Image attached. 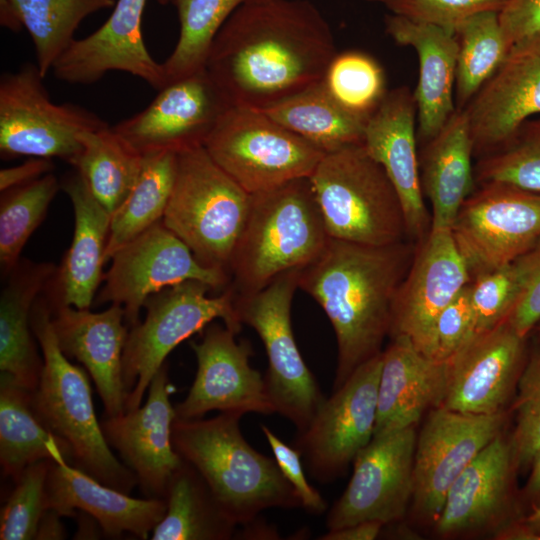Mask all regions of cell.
Listing matches in <instances>:
<instances>
[{
    "label": "cell",
    "instance_id": "obj_1",
    "mask_svg": "<svg viewBox=\"0 0 540 540\" xmlns=\"http://www.w3.org/2000/svg\"><path fill=\"white\" fill-rule=\"evenodd\" d=\"M337 54L308 0H246L221 27L205 68L232 106L265 109L319 81Z\"/></svg>",
    "mask_w": 540,
    "mask_h": 540
},
{
    "label": "cell",
    "instance_id": "obj_2",
    "mask_svg": "<svg viewBox=\"0 0 540 540\" xmlns=\"http://www.w3.org/2000/svg\"><path fill=\"white\" fill-rule=\"evenodd\" d=\"M415 249L410 240L375 246L329 238L321 255L299 270L298 288L322 307L336 335L333 390L382 352L393 302Z\"/></svg>",
    "mask_w": 540,
    "mask_h": 540
},
{
    "label": "cell",
    "instance_id": "obj_3",
    "mask_svg": "<svg viewBox=\"0 0 540 540\" xmlns=\"http://www.w3.org/2000/svg\"><path fill=\"white\" fill-rule=\"evenodd\" d=\"M235 412L213 418L178 419L172 444L204 478L214 497L237 524L256 519L268 508L301 506L275 459L256 451L243 437Z\"/></svg>",
    "mask_w": 540,
    "mask_h": 540
},
{
    "label": "cell",
    "instance_id": "obj_4",
    "mask_svg": "<svg viewBox=\"0 0 540 540\" xmlns=\"http://www.w3.org/2000/svg\"><path fill=\"white\" fill-rule=\"evenodd\" d=\"M31 326L43 357L39 384L31 391L36 415L67 446L71 465L129 494L138 484L137 477L112 453L95 414L87 373L60 349L43 294L32 307Z\"/></svg>",
    "mask_w": 540,
    "mask_h": 540
},
{
    "label": "cell",
    "instance_id": "obj_5",
    "mask_svg": "<svg viewBox=\"0 0 540 540\" xmlns=\"http://www.w3.org/2000/svg\"><path fill=\"white\" fill-rule=\"evenodd\" d=\"M250 195L229 269L235 295L259 291L280 274L309 265L330 238L309 177Z\"/></svg>",
    "mask_w": 540,
    "mask_h": 540
},
{
    "label": "cell",
    "instance_id": "obj_6",
    "mask_svg": "<svg viewBox=\"0 0 540 540\" xmlns=\"http://www.w3.org/2000/svg\"><path fill=\"white\" fill-rule=\"evenodd\" d=\"M309 179L330 238L375 246L408 240L400 198L363 143L326 153Z\"/></svg>",
    "mask_w": 540,
    "mask_h": 540
},
{
    "label": "cell",
    "instance_id": "obj_7",
    "mask_svg": "<svg viewBox=\"0 0 540 540\" xmlns=\"http://www.w3.org/2000/svg\"><path fill=\"white\" fill-rule=\"evenodd\" d=\"M250 200L251 195L198 146L178 153L175 183L162 222L200 264L230 276Z\"/></svg>",
    "mask_w": 540,
    "mask_h": 540
},
{
    "label": "cell",
    "instance_id": "obj_8",
    "mask_svg": "<svg viewBox=\"0 0 540 540\" xmlns=\"http://www.w3.org/2000/svg\"><path fill=\"white\" fill-rule=\"evenodd\" d=\"M210 290L213 288L204 282L187 280L146 300L145 318L130 328L123 350L125 412L140 407L152 378L181 342L217 318L235 334L241 331L233 288L228 285L222 294L213 297L207 296Z\"/></svg>",
    "mask_w": 540,
    "mask_h": 540
},
{
    "label": "cell",
    "instance_id": "obj_9",
    "mask_svg": "<svg viewBox=\"0 0 540 540\" xmlns=\"http://www.w3.org/2000/svg\"><path fill=\"white\" fill-rule=\"evenodd\" d=\"M203 147L249 194L310 177L325 153L259 109L231 106Z\"/></svg>",
    "mask_w": 540,
    "mask_h": 540
},
{
    "label": "cell",
    "instance_id": "obj_10",
    "mask_svg": "<svg viewBox=\"0 0 540 540\" xmlns=\"http://www.w3.org/2000/svg\"><path fill=\"white\" fill-rule=\"evenodd\" d=\"M299 270L280 274L254 293L235 295L239 320L256 331L265 347L264 380L275 411L291 421L297 433L308 427L326 399L293 334L291 306Z\"/></svg>",
    "mask_w": 540,
    "mask_h": 540
},
{
    "label": "cell",
    "instance_id": "obj_11",
    "mask_svg": "<svg viewBox=\"0 0 540 540\" xmlns=\"http://www.w3.org/2000/svg\"><path fill=\"white\" fill-rule=\"evenodd\" d=\"M38 67L26 64L0 79V155L2 159L60 158L70 163L81 150L80 134L109 125L72 103L56 104Z\"/></svg>",
    "mask_w": 540,
    "mask_h": 540
},
{
    "label": "cell",
    "instance_id": "obj_12",
    "mask_svg": "<svg viewBox=\"0 0 540 540\" xmlns=\"http://www.w3.org/2000/svg\"><path fill=\"white\" fill-rule=\"evenodd\" d=\"M451 233L471 281L509 265L540 239V193L481 183L463 202Z\"/></svg>",
    "mask_w": 540,
    "mask_h": 540
},
{
    "label": "cell",
    "instance_id": "obj_13",
    "mask_svg": "<svg viewBox=\"0 0 540 540\" xmlns=\"http://www.w3.org/2000/svg\"><path fill=\"white\" fill-rule=\"evenodd\" d=\"M109 261L96 302L120 305L130 328L139 322L146 300L167 287L198 280L218 290L231 281L227 273L200 264L162 221L119 248Z\"/></svg>",
    "mask_w": 540,
    "mask_h": 540
},
{
    "label": "cell",
    "instance_id": "obj_14",
    "mask_svg": "<svg viewBox=\"0 0 540 540\" xmlns=\"http://www.w3.org/2000/svg\"><path fill=\"white\" fill-rule=\"evenodd\" d=\"M382 352L358 366L297 433L295 448L311 476L328 483L345 474L373 438Z\"/></svg>",
    "mask_w": 540,
    "mask_h": 540
},
{
    "label": "cell",
    "instance_id": "obj_15",
    "mask_svg": "<svg viewBox=\"0 0 540 540\" xmlns=\"http://www.w3.org/2000/svg\"><path fill=\"white\" fill-rule=\"evenodd\" d=\"M415 426L375 435L353 460L350 481L326 517L328 530L400 521L413 496Z\"/></svg>",
    "mask_w": 540,
    "mask_h": 540
},
{
    "label": "cell",
    "instance_id": "obj_16",
    "mask_svg": "<svg viewBox=\"0 0 540 540\" xmlns=\"http://www.w3.org/2000/svg\"><path fill=\"white\" fill-rule=\"evenodd\" d=\"M505 419V411L476 415L433 408L414 455L412 509L419 518L435 524L451 484L502 433Z\"/></svg>",
    "mask_w": 540,
    "mask_h": 540
},
{
    "label": "cell",
    "instance_id": "obj_17",
    "mask_svg": "<svg viewBox=\"0 0 540 540\" xmlns=\"http://www.w3.org/2000/svg\"><path fill=\"white\" fill-rule=\"evenodd\" d=\"M158 91L145 109L112 126L142 155L203 146L232 106L206 68Z\"/></svg>",
    "mask_w": 540,
    "mask_h": 540
},
{
    "label": "cell",
    "instance_id": "obj_18",
    "mask_svg": "<svg viewBox=\"0 0 540 540\" xmlns=\"http://www.w3.org/2000/svg\"><path fill=\"white\" fill-rule=\"evenodd\" d=\"M527 337L505 320L475 333L444 363V390L437 407L466 414L504 411L527 361Z\"/></svg>",
    "mask_w": 540,
    "mask_h": 540
},
{
    "label": "cell",
    "instance_id": "obj_19",
    "mask_svg": "<svg viewBox=\"0 0 540 540\" xmlns=\"http://www.w3.org/2000/svg\"><path fill=\"white\" fill-rule=\"evenodd\" d=\"M225 325L209 324L191 344L197 371L186 398L174 406L178 419L202 418L210 411L276 413L264 377L249 364L252 349L237 342Z\"/></svg>",
    "mask_w": 540,
    "mask_h": 540
},
{
    "label": "cell",
    "instance_id": "obj_20",
    "mask_svg": "<svg viewBox=\"0 0 540 540\" xmlns=\"http://www.w3.org/2000/svg\"><path fill=\"white\" fill-rule=\"evenodd\" d=\"M470 282L451 230H430L416 243L412 263L396 293L389 335H406L430 359L438 316Z\"/></svg>",
    "mask_w": 540,
    "mask_h": 540
},
{
    "label": "cell",
    "instance_id": "obj_21",
    "mask_svg": "<svg viewBox=\"0 0 540 540\" xmlns=\"http://www.w3.org/2000/svg\"><path fill=\"white\" fill-rule=\"evenodd\" d=\"M463 109L479 158L500 148L524 122L540 115V34L515 42Z\"/></svg>",
    "mask_w": 540,
    "mask_h": 540
},
{
    "label": "cell",
    "instance_id": "obj_22",
    "mask_svg": "<svg viewBox=\"0 0 540 540\" xmlns=\"http://www.w3.org/2000/svg\"><path fill=\"white\" fill-rule=\"evenodd\" d=\"M148 389L143 406L120 416L104 417L100 424L107 443L136 475L144 496L165 499L169 481L183 463L172 444L176 415L169 399L173 387L166 363Z\"/></svg>",
    "mask_w": 540,
    "mask_h": 540
},
{
    "label": "cell",
    "instance_id": "obj_23",
    "mask_svg": "<svg viewBox=\"0 0 540 540\" xmlns=\"http://www.w3.org/2000/svg\"><path fill=\"white\" fill-rule=\"evenodd\" d=\"M147 0H116L108 19L93 33L75 39L59 57L54 76L70 84L88 85L106 73L122 71L159 90L165 84L162 63L149 53L142 33Z\"/></svg>",
    "mask_w": 540,
    "mask_h": 540
},
{
    "label": "cell",
    "instance_id": "obj_24",
    "mask_svg": "<svg viewBox=\"0 0 540 540\" xmlns=\"http://www.w3.org/2000/svg\"><path fill=\"white\" fill-rule=\"evenodd\" d=\"M416 116L414 94L409 87L388 91L365 124L363 146L383 167L400 198L408 240L419 243L430 232L431 215L421 185Z\"/></svg>",
    "mask_w": 540,
    "mask_h": 540
},
{
    "label": "cell",
    "instance_id": "obj_25",
    "mask_svg": "<svg viewBox=\"0 0 540 540\" xmlns=\"http://www.w3.org/2000/svg\"><path fill=\"white\" fill-rule=\"evenodd\" d=\"M51 309L58 345L78 360L92 377L105 408V417L125 413L126 390L122 356L128 336L125 313L117 304L102 312L61 305Z\"/></svg>",
    "mask_w": 540,
    "mask_h": 540
},
{
    "label": "cell",
    "instance_id": "obj_26",
    "mask_svg": "<svg viewBox=\"0 0 540 540\" xmlns=\"http://www.w3.org/2000/svg\"><path fill=\"white\" fill-rule=\"evenodd\" d=\"M74 211L71 245L43 291L50 308L89 309L103 281L111 213L76 171L62 185Z\"/></svg>",
    "mask_w": 540,
    "mask_h": 540
},
{
    "label": "cell",
    "instance_id": "obj_27",
    "mask_svg": "<svg viewBox=\"0 0 540 540\" xmlns=\"http://www.w3.org/2000/svg\"><path fill=\"white\" fill-rule=\"evenodd\" d=\"M47 508L61 516L74 517L84 511L100 524L105 536L118 538L129 533L147 539L163 519V498H134L107 486L67 461H52L46 480Z\"/></svg>",
    "mask_w": 540,
    "mask_h": 540
},
{
    "label": "cell",
    "instance_id": "obj_28",
    "mask_svg": "<svg viewBox=\"0 0 540 540\" xmlns=\"http://www.w3.org/2000/svg\"><path fill=\"white\" fill-rule=\"evenodd\" d=\"M514 472L510 442L501 433L451 484L435 522L437 534L451 536L504 524Z\"/></svg>",
    "mask_w": 540,
    "mask_h": 540
},
{
    "label": "cell",
    "instance_id": "obj_29",
    "mask_svg": "<svg viewBox=\"0 0 540 540\" xmlns=\"http://www.w3.org/2000/svg\"><path fill=\"white\" fill-rule=\"evenodd\" d=\"M388 35L418 56L419 78L414 94L418 135L424 142L435 136L453 112L458 41L454 32L418 23L399 15L385 18Z\"/></svg>",
    "mask_w": 540,
    "mask_h": 540
},
{
    "label": "cell",
    "instance_id": "obj_30",
    "mask_svg": "<svg viewBox=\"0 0 540 540\" xmlns=\"http://www.w3.org/2000/svg\"><path fill=\"white\" fill-rule=\"evenodd\" d=\"M392 338L382 351L374 436L416 426L444 390V363L424 356L406 335Z\"/></svg>",
    "mask_w": 540,
    "mask_h": 540
},
{
    "label": "cell",
    "instance_id": "obj_31",
    "mask_svg": "<svg viewBox=\"0 0 540 540\" xmlns=\"http://www.w3.org/2000/svg\"><path fill=\"white\" fill-rule=\"evenodd\" d=\"M57 266L21 259L5 279L0 296V370L33 391L43 370L31 326V311Z\"/></svg>",
    "mask_w": 540,
    "mask_h": 540
},
{
    "label": "cell",
    "instance_id": "obj_32",
    "mask_svg": "<svg viewBox=\"0 0 540 540\" xmlns=\"http://www.w3.org/2000/svg\"><path fill=\"white\" fill-rule=\"evenodd\" d=\"M473 141L467 115L456 108L419 155L423 193L432 206L431 229H448L465 199L473 192Z\"/></svg>",
    "mask_w": 540,
    "mask_h": 540
},
{
    "label": "cell",
    "instance_id": "obj_33",
    "mask_svg": "<svg viewBox=\"0 0 540 540\" xmlns=\"http://www.w3.org/2000/svg\"><path fill=\"white\" fill-rule=\"evenodd\" d=\"M41 460L67 461V446L36 415L31 391L4 372L0 377V462L13 482L31 464Z\"/></svg>",
    "mask_w": 540,
    "mask_h": 540
},
{
    "label": "cell",
    "instance_id": "obj_34",
    "mask_svg": "<svg viewBox=\"0 0 540 540\" xmlns=\"http://www.w3.org/2000/svg\"><path fill=\"white\" fill-rule=\"evenodd\" d=\"M167 510L153 540H229L237 524L220 506L201 474L183 460L169 481Z\"/></svg>",
    "mask_w": 540,
    "mask_h": 540
},
{
    "label": "cell",
    "instance_id": "obj_35",
    "mask_svg": "<svg viewBox=\"0 0 540 540\" xmlns=\"http://www.w3.org/2000/svg\"><path fill=\"white\" fill-rule=\"evenodd\" d=\"M261 111L325 154L363 143L366 122L342 108L322 80Z\"/></svg>",
    "mask_w": 540,
    "mask_h": 540
},
{
    "label": "cell",
    "instance_id": "obj_36",
    "mask_svg": "<svg viewBox=\"0 0 540 540\" xmlns=\"http://www.w3.org/2000/svg\"><path fill=\"white\" fill-rule=\"evenodd\" d=\"M79 138L81 150L69 164L112 215L136 183L144 156L110 125L82 132Z\"/></svg>",
    "mask_w": 540,
    "mask_h": 540
},
{
    "label": "cell",
    "instance_id": "obj_37",
    "mask_svg": "<svg viewBox=\"0 0 540 540\" xmlns=\"http://www.w3.org/2000/svg\"><path fill=\"white\" fill-rule=\"evenodd\" d=\"M140 174L129 195L112 214L105 263L122 246L162 221L177 171L178 153L143 155Z\"/></svg>",
    "mask_w": 540,
    "mask_h": 540
},
{
    "label": "cell",
    "instance_id": "obj_38",
    "mask_svg": "<svg viewBox=\"0 0 540 540\" xmlns=\"http://www.w3.org/2000/svg\"><path fill=\"white\" fill-rule=\"evenodd\" d=\"M8 1L32 38L36 66L44 78L75 40L80 23L87 16L115 4V0Z\"/></svg>",
    "mask_w": 540,
    "mask_h": 540
},
{
    "label": "cell",
    "instance_id": "obj_39",
    "mask_svg": "<svg viewBox=\"0 0 540 540\" xmlns=\"http://www.w3.org/2000/svg\"><path fill=\"white\" fill-rule=\"evenodd\" d=\"M245 1L170 0L176 7L180 27L176 45L162 63L166 84L205 68L215 36Z\"/></svg>",
    "mask_w": 540,
    "mask_h": 540
},
{
    "label": "cell",
    "instance_id": "obj_40",
    "mask_svg": "<svg viewBox=\"0 0 540 540\" xmlns=\"http://www.w3.org/2000/svg\"><path fill=\"white\" fill-rule=\"evenodd\" d=\"M455 35V103L456 108H463L500 66L511 46L501 29L498 11L471 16L458 26Z\"/></svg>",
    "mask_w": 540,
    "mask_h": 540
},
{
    "label": "cell",
    "instance_id": "obj_41",
    "mask_svg": "<svg viewBox=\"0 0 540 540\" xmlns=\"http://www.w3.org/2000/svg\"><path fill=\"white\" fill-rule=\"evenodd\" d=\"M60 188L57 177L48 173L29 183L1 192L0 269L6 279L21 260V252L46 216Z\"/></svg>",
    "mask_w": 540,
    "mask_h": 540
},
{
    "label": "cell",
    "instance_id": "obj_42",
    "mask_svg": "<svg viewBox=\"0 0 540 540\" xmlns=\"http://www.w3.org/2000/svg\"><path fill=\"white\" fill-rule=\"evenodd\" d=\"M322 81L342 108L365 122L388 93L382 66L371 55L358 50L337 52Z\"/></svg>",
    "mask_w": 540,
    "mask_h": 540
},
{
    "label": "cell",
    "instance_id": "obj_43",
    "mask_svg": "<svg viewBox=\"0 0 540 540\" xmlns=\"http://www.w3.org/2000/svg\"><path fill=\"white\" fill-rule=\"evenodd\" d=\"M475 181L505 182L540 193V117L524 122L497 150L480 157Z\"/></svg>",
    "mask_w": 540,
    "mask_h": 540
},
{
    "label": "cell",
    "instance_id": "obj_44",
    "mask_svg": "<svg viewBox=\"0 0 540 540\" xmlns=\"http://www.w3.org/2000/svg\"><path fill=\"white\" fill-rule=\"evenodd\" d=\"M52 461L29 465L14 481V489L1 510V540L35 539L39 521L48 509L46 480Z\"/></svg>",
    "mask_w": 540,
    "mask_h": 540
},
{
    "label": "cell",
    "instance_id": "obj_45",
    "mask_svg": "<svg viewBox=\"0 0 540 540\" xmlns=\"http://www.w3.org/2000/svg\"><path fill=\"white\" fill-rule=\"evenodd\" d=\"M513 405L515 427L509 439L517 471L526 470L540 448V347L527 358Z\"/></svg>",
    "mask_w": 540,
    "mask_h": 540
},
{
    "label": "cell",
    "instance_id": "obj_46",
    "mask_svg": "<svg viewBox=\"0 0 540 540\" xmlns=\"http://www.w3.org/2000/svg\"><path fill=\"white\" fill-rule=\"evenodd\" d=\"M521 291L513 264L478 275L470 282L475 333L495 328L507 319Z\"/></svg>",
    "mask_w": 540,
    "mask_h": 540
},
{
    "label": "cell",
    "instance_id": "obj_47",
    "mask_svg": "<svg viewBox=\"0 0 540 540\" xmlns=\"http://www.w3.org/2000/svg\"><path fill=\"white\" fill-rule=\"evenodd\" d=\"M507 0H387L392 14L454 32L471 16L500 11Z\"/></svg>",
    "mask_w": 540,
    "mask_h": 540
},
{
    "label": "cell",
    "instance_id": "obj_48",
    "mask_svg": "<svg viewBox=\"0 0 540 540\" xmlns=\"http://www.w3.org/2000/svg\"><path fill=\"white\" fill-rule=\"evenodd\" d=\"M475 334V316L470 297V283L438 316L432 339L430 359L443 362Z\"/></svg>",
    "mask_w": 540,
    "mask_h": 540
},
{
    "label": "cell",
    "instance_id": "obj_49",
    "mask_svg": "<svg viewBox=\"0 0 540 540\" xmlns=\"http://www.w3.org/2000/svg\"><path fill=\"white\" fill-rule=\"evenodd\" d=\"M521 286L506 321L522 337H528L540 320V239L512 262Z\"/></svg>",
    "mask_w": 540,
    "mask_h": 540
},
{
    "label": "cell",
    "instance_id": "obj_50",
    "mask_svg": "<svg viewBox=\"0 0 540 540\" xmlns=\"http://www.w3.org/2000/svg\"><path fill=\"white\" fill-rule=\"evenodd\" d=\"M261 430L281 473L297 493L301 506L312 514L324 513L327 510V502L319 491L309 484L303 470L300 451L284 443L269 427L261 425Z\"/></svg>",
    "mask_w": 540,
    "mask_h": 540
},
{
    "label": "cell",
    "instance_id": "obj_51",
    "mask_svg": "<svg viewBox=\"0 0 540 540\" xmlns=\"http://www.w3.org/2000/svg\"><path fill=\"white\" fill-rule=\"evenodd\" d=\"M499 22L510 46L540 34V0H507L499 11Z\"/></svg>",
    "mask_w": 540,
    "mask_h": 540
},
{
    "label": "cell",
    "instance_id": "obj_52",
    "mask_svg": "<svg viewBox=\"0 0 540 540\" xmlns=\"http://www.w3.org/2000/svg\"><path fill=\"white\" fill-rule=\"evenodd\" d=\"M54 164L52 159L29 158L20 165L0 170V191L34 181L50 172Z\"/></svg>",
    "mask_w": 540,
    "mask_h": 540
},
{
    "label": "cell",
    "instance_id": "obj_53",
    "mask_svg": "<svg viewBox=\"0 0 540 540\" xmlns=\"http://www.w3.org/2000/svg\"><path fill=\"white\" fill-rule=\"evenodd\" d=\"M385 525L379 521H363L343 528L328 530L319 540H374Z\"/></svg>",
    "mask_w": 540,
    "mask_h": 540
},
{
    "label": "cell",
    "instance_id": "obj_54",
    "mask_svg": "<svg viewBox=\"0 0 540 540\" xmlns=\"http://www.w3.org/2000/svg\"><path fill=\"white\" fill-rule=\"evenodd\" d=\"M62 516L55 510L48 508L42 515L35 539L36 540H59L66 536L64 526L60 520Z\"/></svg>",
    "mask_w": 540,
    "mask_h": 540
},
{
    "label": "cell",
    "instance_id": "obj_55",
    "mask_svg": "<svg viewBox=\"0 0 540 540\" xmlns=\"http://www.w3.org/2000/svg\"><path fill=\"white\" fill-rule=\"evenodd\" d=\"M529 468L530 474L523 489V496L533 507L540 504V448L535 452Z\"/></svg>",
    "mask_w": 540,
    "mask_h": 540
},
{
    "label": "cell",
    "instance_id": "obj_56",
    "mask_svg": "<svg viewBox=\"0 0 540 540\" xmlns=\"http://www.w3.org/2000/svg\"><path fill=\"white\" fill-rule=\"evenodd\" d=\"M254 519L244 524V529L235 536H241L242 539H279V533L276 528L270 527L265 521Z\"/></svg>",
    "mask_w": 540,
    "mask_h": 540
},
{
    "label": "cell",
    "instance_id": "obj_57",
    "mask_svg": "<svg viewBox=\"0 0 540 540\" xmlns=\"http://www.w3.org/2000/svg\"><path fill=\"white\" fill-rule=\"evenodd\" d=\"M74 518L77 519L78 524L75 539H98L101 534L104 535L100 524L90 514L78 510Z\"/></svg>",
    "mask_w": 540,
    "mask_h": 540
},
{
    "label": "cell",
    "instance_id": "obj_58",
    "mask_svg": "<svg viewBox=\"0 0 540 540\" xmlns=\"http://www.w3.org/2000/svg\"><path fill=\"white\" fill-rule=\"evenodd\" d=\"M522 520L533 532L537 540H540V504L531 507L530 512L522 517Z\"/></svg>",
    "mask_w": 540,
    "mask_h": 540
},
{
    "label": "cell",
    "instance_id": "obj_59",
    "mask_svg": "<svg viewBox=\"0 0 540 540\" xmlns=\"http://www.w3.org/2000/svg\"><path fill=\"white\" fill-rule=\"evenodd\" d=\"M532 332H534L536 334V337H537V340L539 342V347H540V320L538 321V323L535 325V327L533 328Z\"/></svg>",
    "mask_w": 540,
    "mask_h": 540
},
{
    "label": "cell",
    "instance_id": "obj_60",
    "mask_svg": "<svg viewBox=\"0 0 540 540\" xmlns=\"http://www.w3.org/2000/svg\"><path fill=\"white\" fill-rule=\"evenodd\" d=\"M158 2H159L161 5H166V4L170 3V0H158Z\"/></svg>",
    "mask_w": 540,
    "mask_h": 540
},
{
    "label": "cell",
    "instance_id": "obj_61",
    "mask_svg": "<svg viewBox=\"0 0 540 540\" xmlns=\"http://www.w3.org/2000/svg\"><path fill=\"white\" fill-rule=\"evenodd\" d=\"M365 1H369V2H378V3H383V4H385V2H386L387 0H365Z\"/></svg>",
    "mask_w": 540,
    "mask_h": 540
}]
</instances>
